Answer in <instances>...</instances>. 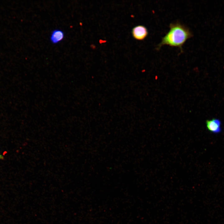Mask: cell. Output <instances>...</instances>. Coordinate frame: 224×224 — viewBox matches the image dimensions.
I'll return each mask as SVG.
<instances>
[{"label": "cell", "mask_w": 224, "mask_h": 224, "mask_svg": "<svg viewBox=\"0 0 224 224\" xmlns=\"http://www.w3.org/2000/svg\"><path fill=\"white\" fill-rule=\"evenodd\" d=\"M170 30L162 37L161 41L156 48L159 50L164 45L178 47L183 52L182 46L186 40L193 35L189 28L179 22L171 23Z\"/></svg>", "instance_id": "6da1fadb"}, {"label": "cell", "mask_w": 224, "mask_h": 224, "mask_svg": "<svg viewBox=\"0 0 224 224\" xmlns=\"http://www.w3.org/2000/svg\"><path fill=\"white\" fill-rule=\"evenodd\" d=\"M206 123L207 128L210 132L215 134L221 132V123L219 119L214 118L208 120Z\"/></svg>", "instance_id": "3957f363"}, {"label": "cell", "mask_w": 224, "mask_h": 224, "mask_svg": "<svg viewBox=\"0 0 224 224\" xmlns=\"http://www.w3.org/2000/svg\"><path fill=\"white\" fill-rule=\"evenodd\" d=\"M1 157H2L1 156V155H0V158H1Z\"/></svg>", "instance_id": "5b68a950"}, {"label": "cell", "mask_w": 224, "mask_h": 224, "mask_svg": "<svg viewBox=\"0 0 224 224\" xmlns=\"http://www.w3.org/2000/svg\"><path fill=\"white\" fill-rule=\"evenodd\" d=\"M64 37V34L63 30L57 29L54 30L51 34L50 40L53 44H56L61 42Z\"/></svg>", "instance_id": "277c9868"}, {"label": "cell", "mask_w": 224, "mask_h": 224, "mask_svg": "<svg viewBox=\"0 0 224 224\" xmlns=\"http://www.w3.org/2000/svg\"><path fill=\"white\" fill-rule=\"evenodd\" d=\"M132 33L133 37L136 40H139L145 39L148 34L147 28L142 25H138L134 27L132 29Z\"/></svg>", "instance_id": "7a4b0ae2"}]
</instances>
